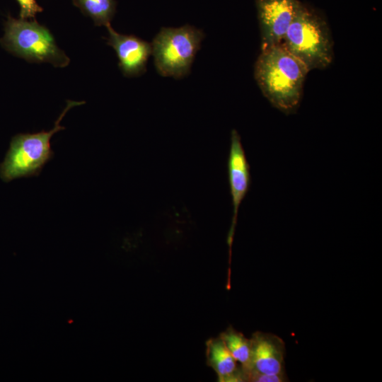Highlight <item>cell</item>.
Here are the masks:
<instances>
[{"instance_id": "12", "label": "cell", "mask_w": 382, "mask_h": 382, "mask_svg": "<svg viewBox=\"0 0 382 382\" xmlns=\"http://www.w3.org/2000/svg\"><path fill=\"white\" fill-rule=\"evenodd\" d=\"M73 4L86 16L90 17L95 25L107 26L115 13V0H72Z\"/></svg>"}, {"instance_id": "13", "label": "cell", "mask_w": 382, "mask_h": 382, "mask_svg": "<svg viewBox=\"0 0 382 382\" xmlns=\"http://www.w3.org/2000/svg\"><path fill=\"white\" fill-rule=\"evenodd\" d=\"M244 379L253 382H284L288 381L286 374H265L253 371L244 373Z\"/></svg>"}, {"instance_id": "1", "label": "cell", "mask_w": 382, "mask_h": 382, "mask_svg": "<svg viewBox=\"0 0 382 382\" xmlns=\"http://www.w3.org/2000/svg\"><path fill=\"white\" fill-rule=\"evenodd\" d=\"M308 71L304 64L279 45L261 50L254 76L270 104L289 115L299 107Z\"/></svg>"}, {"instance_id": "10", "label": "cell", "mask_w": 382, "mask_h": 382, "mask_svg": "<svg viewBox=\"0 0 382 382\" xmlns=\"http://www.w3.org/2000/svg\"><path fill=\"white\" fill-rule=\"evenodd\" d=\"M207 353L208 363L217 374L220 381H245L242 368H237V361L220 337L207 342Z\"/></svg>"}, {"instance_id": "7", "label": "cell", "mask_w": 382, "mask_h": 382, "mask_svg": "<svg viewBox=\"0 0 382 382\" xmlns=\"http://www.w3.org/2000/svg\"><path fill=\"white\" fill-rule=\"evenodd\" d=\"M227 170L233 207L232 224L229 234V241H231L240 205L248 194L251 184L250 165L241 136L234 129L231 132Z\"/></svg>"}, {"instance_id": "6", "label": "cell", "mask_w": 382, "mask_h": 382, "mask_svg": "<svg viewBox=\"0 0 382 382\" xmlns=\"http://www.w3.org/2000/svg\"><path fill=\"white\" fill-rule=\"evenodd\" d=\"M261 50L281 44L294 16L298 0H255Z\"/></svg>"}, {"instance_id": "2", "label": "cell", "mask_w": 382, "mask_h": 382, "mask_svg": "<svg viewBox=\"0 0 382 382\" xmlns=\"http://www.w3.org/2000/svg\"><path fill=\"white\" fill-rule=\"evenodd\" d=\"M280 45L309 71L323 69L333 59L332 41L326 21L300 1Z\"/></svg>"}, {"instance_id": "9", "label": "cell", "mask_w": 382, "mask_h": 382, "mask_svg": "<svg viewBox=\"0 0 382 382\" xmlns=\"http://www.w3.org/2000/svg\"><path fill=\"white\" fill-rule=\"evenodd\" d=\"M250 342L251 359L248 371L265 374H285V346L280 337L271 333L257 332Z\"/></svg>"}, {"instance_id": "11", "label": "cell", "mask_w": 382, "mask_h": 382, "mask_svg": "<svg viewBox=\"0 0 382 382\" xmlns=\"http://www.w3.org/2000/svg\"><path fill=\"white\" fill-rule=\"evenodd\" d=\"M220 338L236 361L241 364L243 374L248 371L251 359L250 339H247L242 333L233 328H229L222 332Z\"/></svg>"}, {"instance_id": "8", "label": "cell", "mask_w": 382, "mask_h": 382, "mask_svg": "<svg viewBox=\"0 0 382 382\" xmlns=\"http://www.w3.org/2000/svg\"><path fill=\"white\" fill-rule=\"evenodd\" d=\"M108 37L107 44L115 51L119 67L124 76H137L146 70V64L152 55V45L135 35H122L111 26H106Z\"/></svg>"}, {"instance_id": "4", "label": "cell", "mask_w": 382, "mask_h": 382, "mask_svg": "<svg viewBox=\"0 0 382 382\" xmlns=\"http://www.w3.org/2000/svg\"><path fill=\"white\" fill-rule=\"evenodd\" d=\"M2 46L30 62H49L66 66L70 59L59 49L50 30L35 20L16 19L8 16L5 23Z\"/></svg>"}, {"instance_id": "5", "label": "cell", "mask_w": 382, "mask_h": 382, "mask_svg": "<svg viewBox=\"0 0 382 382\" xmlns=\"http://www.w3.org/2000/svg\"><path fill=\"white\" fill-rule=\"evenodd\" d=\"M204 37L202 30L190 25L162 28L151 42L158 74L175 79L187 76Z\"/></svg>"}, {"instance_id": "3", "label": "cell", "mask_w": 382, "mask_h": 382, "mask_svg": "<svg viewBox=\"0 0 382 382\" xmlns=\"http://www.w3.org/2000/svg\"><path fill=\"white\" fill-rule=\"evenodd\" d=\"M84 103L85 101L66 100L65 108L50 131L15 135L4 160L0 163L1 179L10 182L19 178L39 175L44 166L54 156L50 139L56 132L65 129L60 125L61 120L69 110Z\"/></svg>"}, {"instance_id": "14", "label": "cell", "mask_w": 382, "mask_h": 382, "mask_svg": "<svg viewBox=\"0 0 382 382\" xmlns=\"http://www.w3.org/2000/svg\"><path fill=\"white\" fill-rule=\"evenodd\" d=\"M20 6V17L22 19L35 18L37 13L43 8L38 5L36 0H16Z\"/></svg>"}]
</instances>
